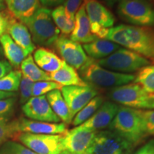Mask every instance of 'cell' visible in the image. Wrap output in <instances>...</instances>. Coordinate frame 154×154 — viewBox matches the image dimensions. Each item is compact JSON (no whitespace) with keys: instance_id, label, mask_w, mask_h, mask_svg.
<instances>
[{"instance_id":"cell-1","label":"cell","mask_w":154,"mask_h":154,"mask_svg":"<svg viewBox=\"0 0 154 154\" xmlns=\"http://www.w3.org/2000/svg\"><path fill=\"white\" fill-rule=\"evenodd\" d=\"M105 39L110 40L154 63V29L119 24L108 29Z\"/></svg>"},{"instance_id":"cell-2","label":"cell","mask_w":154,"mask_h":154,"mask_svg":"<svg viewBox=\"0 0 154 154\" xmlns=\"http://www.w3.org/2000/svg\"><path fill=\"white\" fill-rule=\"evenodd\" d=\"M109 128L128 140L134 146H137L149 136L144 128L138 109L119 106L116 114L109 125Z\"/></svg>"},{"instance_id":"cell-3","label":"cell","mask_w":154,"mask_h":154,"mask_svg":"<svg viewBox=\"0 0 154 154\" xmlns=\"http://www.w3.org/2000/svg\"><path fill=\"white\" fill-rule=\"evenodd\" d=\"M79 75L89 86L102 88H114L125 85L133 82L135 79V75L121 74L103 68L96 60L90 57L80 68Z\"/></svg>"},{"instance_id":"cell-4","label":"cell","mask_w":154,"mask_h":154,"mask_svg":"<svg viewBox=\"0 0 154 154\" xmlns=\"http://www.w3.org/2000/svg\"><path fill=\"white\" fill-rule=\"evenodd\" d=\"M32 36V41L42 47H49L60 36V31L57 27L49 8L40 7L30 18L22 22Z\"/></svg>"},{"instance_id":"cell-5","label":"cell","mask_w":154,"mask_h":154,"mask_svg":"<svg viewBox=\"0 0 154 154\" xmlns=\"http://www.w3.org/2000/svg\"><path fill=\"white\" fill-rule=\"evenodd\" d=\"M96 61L103 68L121 74L138 72L151 63L146 58L126 48H120L109 57Z\"/></svg>"},{"instance_id":"cell-6","label":"cell","mask_w":154,"mask_h":154,"mask_svg":"<svg viewBox=\"0 0 154 154\" xmlns=\"http://www.w3.org/2000/svg\"><path fill=\"white\" fill-rule=\"evenodd\" d=\"M117 13L123 20L134 26H154V8L147 0H121Z\"/></svg>"},{"instance_id":"cell-7","label":"cell","mask_w":154,"mask_h":154,"mask_svg":"<svg viewBox=\"0 0 154 154\" xmlns=\"http://www.w3.org/2000/svg\"><path fill=\"white\" fill-rule=\"evenodd\" d=\"M135 146L112 131H98L86 152L90 154H132Z\"/></svg>"},{"instance_id":"cell-8","label":"cell","mask_w":154,"mask_h":154,"mask_svg":"<svg viewBox=\"0 0 154 154\" xmlns=\"http://www.w3.org/2000/svg\"><path fill=\"white\" fill-rule=\"evenodd\" d=\"M108 96L113 101L120 103L123 106L135 109H149L150 94L136 83L112 88Z\"/></svg>"},{"instance_id":"cell-9","label":"cell","mask_w":154,"mask_h":154,"mask_svg":"<svg viewBox=\"0 0 154 154\" xmlns=\"http://www.w3.org/2000/svg\"><path fill=\"white\" fill-rule=\"evenodd\" d=\"M84 5L91 33L97 38L105 39L108 29L114 25L113 14L98 0H84Z\"/></svg>"},{"instance_id":"cell-10","label":"cell","mask_w":154,"mask_h":154,"mask_svg":"<svg viewBox=\"0 0 154 154\" xmlns=\"http://www.w3.org/2000/svg\"><path fill=\"white\" fill-rule=\"evenodd\" d=\"M63 135L21 133L17 137L21 143L36 154H60L63 151Z\"/></svg>"},{"instance_id":"cell-11","label":"cell","mask_w":154,"mask_h":154,"mask_svg":"<svg viewBox=\"0 0 154 154\" xmlns=\"http://www.w3.org/2000/svg\"><path fill=\"white\" fill-rule=\"evenodd\" d=\"M61 92L69 108L72 120L81 109L98 95L97 90L89 85L63 86Z\"/></svg>"},{"instance_id":"cell-12","label":"cell","mask_w":154,"mask_h":154,"mask_svg":"<svg viewBox=\"0 0 154 154\" xmlns=\"http://www.w3.org/2000/svg\"><path fill=\"white\" fill-rule=\"evenodd\" d=\"M97 132L80 126L67 131L66 134H63V151L72 154L86 153L93 142Z\"/></svg>"},{"instance_id":"cell-13","label":"cell","mask_w":154,"mask_h":154,"mask_svg":"<svg viewBox=\"0 0 154 154\" xmlns=\"http://www.w3.org/2000/svg\"><path fill=\"white\" fill-rule=\"evenodd\" d=\"M58 52L67 64L79 70L86 62L88 57L83 47L78 42L72 41L66 36L61 35L54 43Z\"/></svg>"},{"instance_id":"cell-14","label":"cell","mask_w":154,"mask_h":154,"mask_svg":"<svg viewBox=\"0 0 154 154\" xmlns=\"http://www.w3.org/2000/svg\"><path fill=\"white\" fill-rule=\"evenodd\" d=\"M22 111L31 120L49 123L61 121L50 106L46 96H32L23 105Z\"/></svg>"},{"instance_id":"cell-15","label":"cell","mask_w":154,"mask_h":154,"mask_svg":"<svg viewBox=\"0 0 154 154\" xmlns=\"http://www.w3.org/2000/svg\"><path fill=\"white\" fill-rule=\"evenodd\" d=\"M119 106L113 101H104L91 118L80 126L95 131L102 130L110 125Z\"/></svg>"},{"instance_id":"cell-16","label":"cell","mask_w":154,"mask_h":154,"mask_svg":"<svg viewBox=\"0 0 154 154\" xmlns=\"http://www.w3.org/2000/svg\"><path fill=\"white\" fill-rule=\"evenodd\" d=\"M17 126L21 133L36 134H59L67 132L66 124L64 123H49L38 121L24 118L17 120Z\"/></svg>"},{"instance_id":"cell-17","label":"cell","mask_w":154,"mask_h":154,"mask_svg":"<svg viewBox=\"0 0 154 154\" xmlns=\"http://www.w3.org/2000/svg\"><path fill=\"white\" fill-rule=\"evenodd\" d=\"M7 34L14 42L26 52V55H31L35 49L32 36L28 28L24 23L13 17L7 28Z\"/></svg>"},{"instance_id":"cell-18","label":"cell","mask_w":154,"mask_h":154,"mask_svg":"<svg viewBox=\"0 0 154 154\" xmlns=\"http://www.w3.org/2000/svg\"><path fill=\"white\" fill-rule=\"evenodd\" d=\"M70 35V38L72 41L84 44L90 43L97 38L91 32L89 20L86 14L84 4L81 6L76 14L74 27Z\"/></svg>"},{"instance_id":"cell-19","label":"cell","mask_w":154,"mask_h":154,"mask_svg":"<svg viewBox=\"0 0 154 154\" xmlns=\"http://www.w3.org/2000/svg\"><path fill=\"white\" fill-rule=\"evenodd\" d=\"M8 11L20 22L33 15L40 7L39 0H5Z\"/></svg>"},{"instance_id":"cell-20","label":"cell","mask_w":154,"mask_h":154,"mask_svg":"<svg viewBox=\"0 0 154 154\" xmlns=\"http://www.w3.org/2000/svg\"><path fill=\"white\" fill-rule=\"evenodd\" d=\"M82 47L86 54L95 60L104 59L121 48V46L115 42L99 38L90 43L83 44Z\"/></svg>"},{"instance_id":"cell-21","label":"cell","mask_w":154,"mask_h":154,"mask_svg":"<svg viewBox=\"0 0 154 154\" xmlns=\"http://www.w3.org/2000/svg\"><path fill=\"white\" fill-rule=\"evenodd\" d=\"M49 76L51 81L57 82L62 86H88L76 72V69L67 64L64 61L62 66L57 72L50 74Z\"/></svg>"},{"instance_id":"cell-22","label":"cell","mask_w":154,"mask_h":154,"mask_svg":"<svg viewBox=\"0 0 154 154\" xmlns=\"http://www.w3.org/2000/svg\"><path fill=\"white\" fill-rule=\"evenodd\" d=\"M37 66L45 72H57L62 66L63 61L51 50L44 47H40L34 53L33 57Z\"/></svg>"},{"instance_id":"cell-23","label":"cell","mask_w":154,"mask_h":154,"mask_svg":"<svg viewBox=\"0 0 154 154\" xmlns=\"http://www.w3.org/2000/svg\"><path fill=\"white\" fill-rule=\"evenodd\" d=\"M0 43L4 53L11 66L18 67L26 57V54L19 45L15 43L8 34L6 33L0 37Z\"/></svg>"},{"instance_id":"cell-24","label":"cell","mask_w":154,"mask_h":154,"mask_svg":"<svg viewBox=\"0 0 154 154\" xmlns=\"http://www.w3.org/2000/svg\"><path fill=\"white\" fill-rule=\"evenodd\" d=\"M46 97L54 112L63 123L65 124L72 123V119L71 118L69 108L63 99L61 90H54L48 93Z\"/></svg>"},{"instance_id":"cell-25","label":"cell","mask_w":154,"mask_h":154,"mask_svg":"<svg viewBox=\"0 0 154 154\" xmlns=\"http://www.w3.org/2000/svg\"><path fill=\"white\" fill-rule=\"evenodd\" d=\"M20 68L23 76L34 82L51 81L49 74L37 66L32 55H29L25 58L21 63Z\"/></svg>"},{"instance_id":"cell-26","label":"cell","mask_w":154,"mask_h":154,"mask_svg":"<svg viewBox=\"0 0 154 154\" xmlns=\"http://www.w3.org/2000/svg\"><path fill=\"white\" fill-rule=\"evenodd\" d=\"M103 102H104V99L103 96L98 95L95 96L76 113L72 121L73 126H79L84 124L88 119L91 118Z\"/></svg>"},{"instance_id":"cell-27","label":"cell","mask_w":154,"mask_h":154,"mask_svg":"<svg viewBox=\"0 0 154 154\" xmlns=\"http://www.w3.org/2000/svg\"><path fill=\"white\" fill-rule=\"evenodd\" d=\"M134 83L139 84L149 94H154V64H150L138 71Z\"/></svg>"},{"instance_id":"cell-28","label":"cell","mask_w":154,"mask_h":154,"mask_svg":"<svg viewBox=\"0 0 154 154\" xmlns=\"http://www.w3.org/2000/svg\"><path fill=\"white\" fill-rule=\"evenodd\" d=\"M51 17L57 27L63 35L67 36L72 34L74 27V23L69 22L67 19L63 6H59L51 11Z\"/></svg>"},{"instance_id":"cell-29","label":"cell","mask_w":154,"mask_h":154,"mask_svg":"<svg viewBox=\"0 0 154 154\" xmlns=\"http://www.w3.org/2000/svg\"><path fill=\"white\" fill-rule=\"evenodd\" d=\"M20 134L17 121L9 122L6 117H0V146L10 139L17 138Z\"/></svg>"},{"instance_id":"cell-30","label":"cell","mask_w":154,"mask_h":154,"mask_svg":"<svg viewBox=\"0 0 154 154\" xmlns=\"http://www.w3.org/2000/svg\"><path fill=\"white\" fill-rule=\"evenodd\" d=\"M22 76V72L19 71H11L0 79V91L5 92L18 91Z\"/></svg>"},{"instance_id":"cell-31","label":"cell","mask_w":154,"mask_h":154,"mask_svg":"<svg viewBox=\"0 0 154 154\" xmlns=\"http://www.w3.org/2000/svg\"><path fill=\"white\" fill-rule=\"evenodd\" d=\"M0 154H36L22 145L14 140H8L0 146Z\"/></svg>"},{"instance_id":"cell-32","label":"cell","mask_w":154,"mask_h":154,"mask_svg":"<svg viewBox=\"0 0 154 154\" xmlns=\"http://www.w3.org/2000/svg\"><path fill=\"white\" fill-rule=\"evenodd\" d=\"M63 86L53 81H42L35 82L32 88V96H45L54 90H61Z\"/></svg>"},{"instance_id":"cell-33","label":"cell","mask_w":154,"mask_h":154,"mask_svg":"<svg viewBox=\"0 0 154 154\" xmlns=\"http://www.w3.org/2000/svg\"><path fill=\"white\" fill-rule=\"evenodd\" d=\"M34 82L24 76L21 79L19 84V91H20V103L24 104L32 96V88Z\"/></svg>"},{"instance_id":"cell-34","label":"cell","mask_w":154,"mask_h":154,"mask_svg":"<svg viewBox=\"0 0 154 154\" xmlns=\"http://www.w3.org/2000/svg\"><path fill=\"white\" fill-rule=\"evenodd\" d=\"M148 135L154 136V109H138Z\"/></svg>"},{"instance_id":"cell-35","label":"cell","mask_w":154,"mask_h":154,"mask_svg":"<svg viewBox=\"0 0 154 154\" xmlns=\"http://www.w3.org/2000/svg\"><path fill=\"white\" fill-rule=\"evenodd\" d=\"M83 4L84 0H66L63 3L65 15L69 22L74 23L76 14Z\"/></svg>"},{"instance_id":"cell-36","label":"cell","mask_w":154,"mask_h":154,"mask_svg":"<svg viewBox=\"0 0 154 154\" xmlns=\"http://www.w3.org/2000/svg\"><path fill=\"white\" fill-rule=\"evenodd\" d=\"M16 99L11 97L8 99H0V117H6L14 109Z\"/></svg>"},{"instance_id":"cell-37","label":"cell","mask_w":154,"mask_h":154,"mask_svg":"<svg viewBox=\"0 0 154 154\" xmlns=\"http://www.w3.org/2000/svg\"><path fill=\"white\" fill-rule=\"evenodd\" d=\"M13 17L8 10L0 11V37L7 32V28Z\"/></svg>"},{"instance_id":"cell-38","label":"cell","mask_w":154,"mask_h":154,"mask_svg":"<svg viewBox=\"0 0 154 154\" xmlns=\"http://www.w3.org/2000/svg\"><path fill=\"white\" fill-rule=\"evenodd\" d=\"M132 154H154V139L150 140Z\"/></svg>"},{"instance_id":"cell-39","label":"cell","mask_w":154,"mask_h":154,"mask_svg":"<svg viewBox=\"0 0 154 154\" xmlns=\"http://www.w3.org/2000/svg\"><path fill=\"white\" fill-rule=\"evenodd\" d=\"M66 0H39V2L43 7H59L61 4H63Z\"/></svg>"},{"instance_id":"cell-40","label":"cell","mask_w":154,"mask_h":154,"mask_svg":"<svg viewBox=\"0 0 154 154\" xmlns=\"http://www.w3.org/2000/svg\"><path fill=\"white\" fill-rule=\"evenodd\" d=\"M12 69L11 64L7 61H0V79L9 73Z\"/></svg>"},{"instance_id":"cell-41","label":"cell","mask_w":154,"mask_h":154,"mask_svg":"<svg viewBox=\"0 0 154 154\" xmlns=\"http://www.w3.org/2000/svg\"><path fill=\"white\" fill-rule=\"evenodd\" d=\"M16 95L14 92H5L0 91V99H8V98L14 97Z\"/></svg>"},{"instance_id":"cell-42","label":"cell","mask_w":154,"mask_h":154,"mask_svg":"<svg viewBox=\"0 0 154 154\" xmlns=\"http://www.w3.org/2000/svg\"><path fill=\"white\" fill-rule=\"evenodd\" d=\"M148 109H154V94H150Z\"/></svg>"},{"instance_id":"cell-43","label":"cell","mask_w":154,"mask_h":154,"mask_svg":"<svg viewBox=\"0 0 154 154\" xmlns=\"http://www.w3.org/2000/svg\"><path fill=\"white\" fill-rule=\"evenodd\" d=\"M103 2H105L106 4L109 7H113V5H115L117 2L119 1V0H103Z\"/></svg>"},{"instance_id":"cell-44","label":"cell","mask_w":154,"mask_h":154,"mask_svg":"<svg viewBox=\"0 0 154 154\" xmlns=\"http://www.w3.org/2000/svg\"><path fill=\"white\" fill-rule=\"evenodd\" d=\"M6 5L5 0H0V11H3L5 9Z\"/></svg>"},{"instance_id":"cell-45","label":"cell","mask_w":154,"mask_h":154,"mask_svg":"<svg viewBox=\"0 0 154 154\" xmlns=\"http://www.w3.org/2000/svg\"><path fill=\"white\" fill-rule=\"evenodd\" d=\"M60 154H71V153H69V152H67V151H63L61 152V153Z\"/></svg>"},{"instance_id":"cell-46","label":"cell","mask_w":154,"mask_h":154,"mask_svg":"<svg viewBox=\"0 0 154 154\" xmlns=\"http://www.w3.org/2000/svg\"><path fill=\"white\" fill-rule=\"evenodd\" d=\"M72 154V153H71ZM82 154H90V153H87V152H86V153H82Z\"/></svg>"},{"instance_id":"cell-47","label":"cell","mask_w":154,"mask_h":154,"mask_svg":"<svg viewBox=\"0 0 154 154\" xmlns=\"http://www.w3.org/2000/svg\"><path fill=\"white\" fill-rule=\"evenodd\" d=\"M120 1H121V0H120Z\"/></svg>"}]
</instances>
